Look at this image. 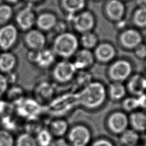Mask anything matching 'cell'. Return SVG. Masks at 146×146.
<instances>
[{"mask_svg": "<svg viewBox=\"0 0 146 146\" xmlns=\"http://www.w3.org/2000/svg\"><path fill=\"white\" fill-rule=\"evenodd\" d=\"M9 86L6 75L0 72V98L5 96Z\"/></svg>", "mask_w": 146, "mask_h": 146, "instance_id": "36", "label": "cell"}, {"mask_svg": "<svg viewBox=\"0 0 146 146\" xmlns=\"http://www.w3.org/2000/svg\"><path fill=\"white\" fill-rule=\"evenodd\" d=\"M104 127L110 134L118 136L129 127L128 114L121 109L110 111L105 117Z\"/></svg>", "mask_w": 146, "mask_h": 146, "instance_id": "5", "label": "cell"}, {"mask_svg": "<svg viewBox=\"0 0 146 146\" xmlns=\"http://www.w3.org/2000/svg\"><path fill=\"white\" fill-rule=\"evenodd\" d=\"M5 75L6 76V78L7 79V81L10 86L14 85L16 84V82H17V80H18V78H17L18 75L17 74L15 71L11 72H10Z\"/></svg>", "mask_w": 146, "mask_h": 146, "instance_id": "38", "label": "cell"}, {"mask_svg": "<svg viewBox=\"0 0 146 146\" xmlns=\"http://www.w3.org/2000/svg\"><path fill=\"white\" fill-rule=\"evenodd\" d=\"M96 62L108 65L117 58V50L112 42L107 40L99 42L92 50Z\"/></svg>", "mask_w": 146, "mask_h": 146, "instance_id": "9", "label": "cell"}, {"mask_svg": "<svg viewBox=\"0 0 146 146\" xmlns=\"http://www.w3.org/2000/svg\"><path fill=\"white\" fill-rule=\"evenodd\" d=\"M133 62L126 57H117L107 65L106 75L110 82L124 83L135 72Z\"/></svg>", "mask_w": 146, "mask_h": 146, "instance_id": "3", "label": "cell"}, {"mask_svg": "<svg viewBox=\"0 0 146 146\" xmlns=\"http://www.w3.org/2000/svg\"><path fill=\"white\" fill-rule=\"evenodd\" d=\"M19 30L12 23L0 26V50L11 51L17 44L19 40Z\"/></svg>", "mask_w": 146, "mask_h": 146, "instance_id": "10", "label": "cell"}, {"mask_svg": "<svg viewBox=\"0 0 146 146\" xmlns=\"http://www.w3.org/2000/svg\"><path fill=\"white\" fill-rule=\"evenodd\" d=\"M121 110L128 114L140 109L139 97L129 95L127 96L120 102Z\"/></svg>", "mask_w": 146, "mask_h": 146, "instance_id": "27", "label": "cell"}, {"mask_svg": "<svg viewBox=\"0 0 146 146\" xmlns=\"http://www.w3.org/2000/svg\"><path fill=\"white\" fill-rule=\"evenodd\" d=\"M35 14L30 6L25 7L19 10L15 17V26L23 32H26L33 28L35 25Z\"/></svg>", "mask_w": 146, "mask_h": 146, "instance_id": "13", "label": "cell"}, {"mask_svg": "<svg viewBox=\"0 0 146 146\" xmlns=\"http://www.w3.org/2000/svg\"><path fill=\"white\" fill-rule=\"evenodd\" d=\"M91 1H95V2H98V1H101V0H91Z\"/></svg>", "mask_w": 146, "mask_h": 146, "instance_id": "47", "label": "cell"}, {"mask_svg": "<svg viewBox=\"0 0 146 146\" xmlns=\"http://www.w3.org/2000/svg\"><path fill=\"white\" fill-rule=\"evenodd\" d=\"M15 137L12 133L3 128H0V146H14Z\"/></svg>", "mask_w": 146, "mask_h": 146, "instance_id": "33", "label": "cell"}, {"mask_svg": "<svg viewBox=\"0 0 146 146\" xmlns=\"http://www.w3.org/2000/svg\"><path fill=\"white\" fill-rule=\"evenodd\" d=\"M68 16V19L74 30L80 34L94 31L96 26V19L91 10L84 9L74 15Z\"/></svg>", "mask_w": 146, "mask_h": 146, "instance_id": "8", "label": "cell"}, {"mask_svg": "<svg viewBox=\"0 0 146 146\" xmlns=\"http://www.w3.org/2000/svg\"><path fill=\"white\" fill-rule=\"evenodd\" d=\"M25 1L29 3H35L39 2L42 0H25Z\"/></svg>", "mask_w": 146, "mask_h": 146, "instance_id": "44", "label": "cell"}, {"mask_svg": "<svg viewBox=\"0 0 146 146\" xmlns=\"http://www.w3.org/2000/svg\"><path fill=\"white\" fill-rule=\"evenodd\" d=\"M125 85L128 94L132 96L140 97L146 93L145 75L134 72L126 81Z\"/></svg>", "mask_w": 146, "mask_h": 146, "instance_id": "14", "label": "cell"}, {"mask_svg": "<svg viewBox=\"0 0 146 146\" xmlns=\"http://www.w3.org/2000/svg\"><path fill=\"white\" fill-rule=\"evenodd\" d=\"M92 137V130L88 125L78 123L70 127L66 139L71 146H89Z\"/></svg>", "mask_w": 146, "mask_h": 146, "instance_id": "6", "label": "cell"}, {"mask_svg": "<svg viewBox=\"0 0 146 146\" xmlns=\"http://www.w3.org/2000/svg\"><path fill=\"white\" fill-rule=\"evenodd\" d=\"M120 1H122V2H125L129 1H131V0H120Z\"/></svg>", "mask_w": 146, "mask_h": 146, "instance_id": "46", "label": "cell"}, {"mask_svg": "<svg viewBox=\"0 0 146 146\" xmlns=\"http://www.w3.org/2000/svg\"><path fill=\"white\" fill-rule=\"evenodd\" d=\"M137 7H145L146 0H135Z\"/></svg>", "mask_w": 146, "mask_h": 146, "instance_id": "42", "label": "cell"}, {"mask_svg": "<svg viewBox=\"0 0 146 146\" xmlns=\"http://www.w3.org/2000/svg\"><path fill=\"white\" fill-rule=\"evenodd\" d=\"M77 71L72 60L61 59L51 68V76L55 83L66 84L72 82Z\"/></svg>", "mask_w": 146, "mask_h": 146, "instance_id": "4", "label": "cell"}, {"mask_svg": "<svg viewBox=\"0 0 146 146\" xmlns=\"http://www.w3.org/2000/svg\"><path fill=\"white\" fill-rule=\"evenodd\" d=\"M145 76H146V75H145Z\"/></svg>", "mask_w": 146, "mask_h": 146, "instance_id": "50", "label": "cell"}, {"mask_svg": "<svg viewBox=\"0 0 146 146\" xmlns=\"http://www.w3.org/2000/svg\"><path fill=\"white\" fill-rule=\"evenodd\" d=\"M89 146H117V145L110 137L100 136L93 139Z\"/></svg>", "mask_w": 146, "mask_h": 146, "instance_id": "34", "label": "cell"}, {"mask_svg": "<svg viewBox=\"0 0 146 146\" xmlns=\"http://www.w3.org/2000/svg\"><path fill=\"white\" fill-rule=\"evenodd\" d=\"M13 16V10L10 5L6 3L0 5V26L10 23Z\"/></svg>", "mask_w": 146, "mask_h": 146, "instance_id": "32", "label": "cell"}, {"mask_svg": "<svg viewBox=\"0 0 146 146\" xmlns=\"http://www.w3.org/2000/svg\"><path fill=\"white\" fill-rule=\"evenodd\" d=\"M116 40L120 48L127 51H132L144 42V37L140 30L135 27H126L119 32Z\"/></svg>", "mask_w": 146, "mask_h": 146, "instance_id": "7", "label": "cell"}, {"mask_svg": "<svg viewBox=\"0 0 146 146\" xmlns=\"http://www.w3.org/2000/svg\"><path fill=\"white\" fill-rule=\"evenodd\" d=\"M58 19L56 15L50 12H43L36 17V29L43 33L54 30Z\"/></svg>", "mask_w": 146, "mask_h": 146, "instance_id": "19", "label": "cell"}, {"mask_svg": "<svg viewBox=\"0 0 146 146\" xmlns=\"http://www.w3.org/2000/svg\"><path fill=\"white\" fill-rule=\"evenodd\" d=\"M144 41H145V42H144V43L146 44V37H145V40H144Z\"/></svg>", "mask_w": 146, "mask_h": 146, "instance_id": "48", "label": "cell"}, {"mask_svg": "<svg viewBox=\"0 0 146 146\" xmlns=\"http://www.w3.org/2000/svg\"><path fill=\"white\" fill-rule=\"evenodd\" d=\"M23 40L25 46L29 50L37 51L46 47L47 38L44 33L36 28H33L25 32Z\"/></svg>", "mask_w": 146, "mask_h": 146, "instance_id": "12", "label": "cell"}, {"mask_svg": "<svg viewBox=\"0 0 146 146\" xmlns=\"http://www.w3.org/2000/svg\"><path fill=\"white\" fill-rule=\"evenodd\" d=\"M51 146H71L65 137L54 138Z\"/></svg>", "mask_w": 146, "mask_h": 146, "instance_id": "37", "label": "cell"}, {"mask_svg": "<svg viewBox=\"0 0 146 146\" xmlns=\"http://www.w3.org/2000/svg\"><path fill=\"white\" fill-rule=\"evenodd\" d=\"M78 106L90 111H97L107 102V86L98 80H93L76 92Z\"/></svg>", "mask_w": 146, "mask_h": 146, "instance_id": "1", "label": "cell"}, {"mask_svg": "<svg viewBox=\"0 0 146 146\" xmlns=\"http://www.w3.org/2000/svg\"><path fill=\"white\" fill-rule=\"evenodd\" d=\"M143 61H144V68L146 70V58Z\"/></svg>", "mask_w": 146, "mask_h": 146, "instance_id": "45", "label": "cell"}, {"mask_svg": "<svg viewBox=\"0 0 146 146\" xmlns=\"http://www.w3.org/2000/svg\"><path fill=\"white\" fill-rule=\"evenodd\" d=\"M5 96L7 97L9 103H13L14 104H18L25 98L23 89L15 84L9 86Z\"/></svg>", "mask_w": 146, "mask_h": 146, "instance_id": "29", "label": "cell"}, {"mask_svg": "<svg viewBox=\"0 0 146 146\" xmlns=\"http://www.w3.org/2000/svg\"><path fill=\"white\" fill-rule=\"evenodd\" d=\"M134 56L139 60H144L146 58V44L143 42L133 51Z\"/></svg>", "mask_w": 146, "mask_h": 146, "instance_id": "35", "label": "cell"}, {"mask_svg": "<svg viewBox=\"0 0 146 146\" xmlns=\"http://www.w3.org/2000/svg\"><path fill=\"white\" fill-rule=\"evenodd\" d=\"M117 137L121 146H138L140 141V133L129 127Z\"/></svg>", "mask_w": 146, "mask_h": 146, "instance_id": "23", "label": "cell"}, {"mask_svg": "<svg viewBox=\"0 0 146 146\" xmlns=\"http://www.w3.org/2000/svg\"><path fill=\"white\" fill-rule=\"evenodd\" d=\"M99 42L98 35L94 31L83 33L79 38L80 47L92 51Z\"/></svg>", "mask_w": 146, "mask_h": 146, "instance_id": "25", "label": "cell"}, {"mask_svg": "<svg viewBox=\"0 0 146 146\" xmlns=\"http://www.w3.org/2000/svg\"><path fill=\"white\" fill-rule=\"evenodd\" d=\"M18 63V58L11 51L0 52V72L6 75L15 71Z\"/></svg>", "mask_w": 146, "mask_h": 146, "instance_id": "18", "label": "cell"}, {"mask_svg": "<svg viewBox=\"0 0 146 146\" xmlns=\"http://www.w3.org/2000/svg\"><path fill=\"white\" fill-rule=\"evenodd\" d=\"M102 11L108 21L115 23L124 19L126 6L125 3L120 0H106L103 5Z\"/></svg>", "mask_w": 146, "mask_h": 146, "instance_id": "11", "label": "cell"}, {"mask_svg": "<svg viewBox=\"0 0 146 146\" xmlns=\"http://www.w3.org/2000/svg\"><path fill=\"white\" fill-rule=\"evenodd\" d=\"M140 103V108L146 112V93L139 97Z\"/></svg>", "mask_w": 146, "mask_h": 146, "instance_id": "40", "label": "cell"}, {"mask_svg": "<svg viewBox=\"0 0 146 146\" xmlns=\"http://www.w3.org/2000/svg\"><path fill=\"white\" fill-rule=\"evenodd\" d=\"M38 146H51L54 139L47 128H42L38 129L34 135Z\"/></svg>", "mask_w": 146, "mask_h": 146, "instance_id": "28", "label": "cell"}, {"mask_svg": "<svg viewBox=\"0 0 146 146\" xmlns=\"http://www.w3.org/2000/svg\"><path fill=\"white\" fill-rule=\"evenodd\" d=\"M1 52V50H0V52Z\"/></svg>", "mask_w": 146, "mask_h": 146, "instance_id": "49", "label": "cell"}, {"mask_svg": "<svg viewBox=\"0 0 146 146\" xmlns=\"http://www.w3.org/2000/svg\"><path fill=\"white\" fill-rule=\"evenodd\" d=\"M7 102L3 101L2 98H0V115L3 114V111L7 107Z\"/></svg>", "mask_w": 146, "mask_h": 146, "instance_id": "41", "label": "cell"}, {"mask_svg": "<svg viewBox=\"0 0 146 146\" xmlns=\"http://www.w3.org/2000/svg\"><path fill=\"white\" fill-rule=\"evenodd\" d=\"M34 93V99L39 103H48L54 98L55 88L53 83L47 81H42L36 86Z\"/></svg>", "mask_w": 146, "mask_h": 146, "instance_id": "17", "label": "cell"}, {"mask_svg": "<svg viewBox=\"0 0 146 146\" xmlns=\"http://www.w3.org/2000/svg\"><path fill=\"white\" fill-rule=\"evenodd\" d=\"M72 58L78 71L88 70L96 62L92 51L83 48H79Z\"/></svg>", "mask_w": 146, "mask_h": 146, "instance_id": "15", "label": "cell"}, {"mask_svg": "<svg viewBox=\"0 0 146 146\" xmlns=\"http://www.w3.org/2000/svg\"><path fill=\"white\" fill-rule=\"evenodd\" d=\"M68 121L63 117H55L48 123L47 127L54 138L64 137L69 129Z\"/></svg>", "mask_w": 146, "mask_h": 146, "instance_id": "20", "label": "cell"}, {"mask_svg": "<svg viewBox=\"0 0 146 146\" xmlns=\"http://www.w3.org/2000/svg\"><path fill=\"white\" fill-rule=\"evenodd\" d=\"M129 128L139 133L146 132V112L137 110L128 114Z\"/></svg>", "mask_w": 146, "mask_h": 146, "instance_id": "22", "label": "cell"}, {"mask_svg": "<svg viewBox=\"0 0 146 146\" xmlns=\"http://www.w3.org/2000/svg\"><path fill=\"white\" fill-rule=\"evenodd\" d=\"M66 28V23L63 22H61V21H58L54 29L56 30L58 34L59 33H62L65 31H67L65 29Z\"/></svg>", "mask_w": 146, "mask_h": 146, "instance_id": "39", "label": "cell"}, {"mask_svg": "<svg viewBox=\"0 0 146 146\" xmlns=\"http://www.w3.org/2000/svg\"><path fill=\"white\" fill-rule=\"evenodd\" d=\"M56 56L51 48L45 47L39 51H36L34 64L41 70L51 68L56 62Z\"/></svg>", "mask_w": 146, "mask_h": 146, "instance_id": "16", "label": "cell"}, {"mask_svg": "<svg viewBox=\"0 0 146 146\" xmlns=\"http://www.w3.org/2000/svg\"><path fill=\"white\" fill-rule=\"evenodd\" d=\"M86 2V0H60V5L68 15H74L85 9Z\"/></svg>", "mask_w": 146, "mask_h": 146, "instance_id": "24", "label": "cell"}, {"mask_svg": "<svg viewBox=\"0 0 146 146\" xmlns=\"http://www.w3.org/2000/svg\"><path fill=\"white\" fill-rule=\"evenodd\" d=\"M14 146H38L34 135L28 132L19 133L15 138Z\"/></svg>", "mask_w": 146, "mask_h": 146, "instance_id": "30", "label": "cell"}, {"mask_svg": "<svg viewBox=\"0 0 146 146\" xmlns=\"http://www.w3.org/2000/svg\"><path fill=\"white\" fill-rule=\"evenodd\" d=\"M4 2L7 4H15L17 3L19 0H3Z\"/></svg>", "mask_w": 146, "mask_h": 146, "instance_id": "43", "label": "cell"}, {"mask_svg": "<svg viewBox=\"0 0 146 146\" xmlns=\"http://www.w3.org/2000/svg\"><path fill=\"white\" fill-rule=\"evenodd\" d=\"M79 38L70 31L57 34L52 40L51 48L56 56L61 59L72 58L79 49Z\"/></svg>", "mask_w": 146, "mask_h": 146, "instance_id": "2", "label": "cell"}, {"mask_svg": "<svg viewBox=\"0 0 146 146\" xmlns=\"http://www.w3.org/2000/svg\"><path fill=\"white\" fill-rule=\"evenodd\" d=\"M131 19L135 28L139 30L146 29V7H137L133 11Z\"/></svg>", "mask_w": 146, "mask_h": 146, "instance_id": "26", "label": "cell"}, {"mask_svg": "<svg viewBox=\"0 0 146 146\" xmlns=\"http://www.w3.org/2000/svg\"><path fill=\"white\" fill-rule=\"evenodd\" d=\"M92 80V75L88 70H83L77 71L72 82L75 83L76 87L78 88V91H79Z\"/></svg>", "mask_w": 146, "mask_h": 146, "instance_id": "31", "label": "cell"}, {"mask_svg": "<svg viewBox=\"0 0 146 146\" xmlns=\"http://www.w3.org/2000/svg\"><path fill=\"white\" fill-rule=\"evenodd\" d=\"M108 100L113 102H120L128 94L125 85L123 83L110 82L107 86Z\"/></svg>", "mask_w": 146, "mask_h": 146, "instance_id": "21", "label": "cell"}]
</instances>
